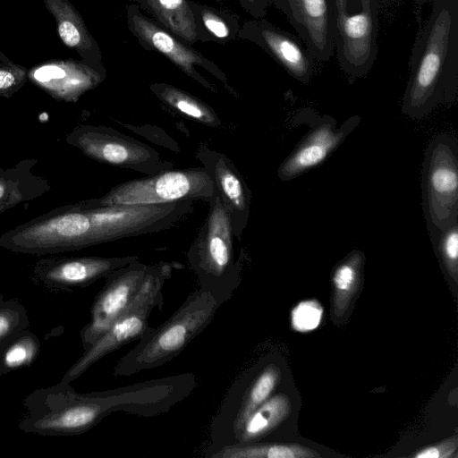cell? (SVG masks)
<instances>
[{"instance_id":"cell-1","label":"cell","mask_w":458,"mask_h":458,"mask_svg":"<svg viewBox=\"0 0 458 458\" xmlns=\"http://www.w3.org/2000/svg\"><path fill=\"white\" fill-rule=\"evenodd\" d=\"M458 0H435L431 15L418 36L410 61L403 113L417 119L457 92Z\"/></svg>"},{"instance_id":"cell-2","label":"cell","mask_w":458,"mask_h":458,"mask_svg":"<svg viewBox=\"0 0 458 458\" xmlns=\"http://www.w3.org/2000/svg\"><path fill=\"white\" fill-rule=\"evenodd\" d=\"M222 304L216 295L199 287L168 319L146 330L118 360L114 376H131L172 360L211 324Z\"/></svg>"},{"instance_id":"cell-3","label":"cell","mask_w":458,"mask_h":458,"mask_svg":"<svg viewBox=\"0 0 458 458\" xmlns=\"http://www.w3.org/2000/svg\"><path fill=\"white\" fill-rule=\"evenodd\" d=\"M208 205L205 220L188 250V262L199 286L224 304L239 286L241 265L234 259L230 216L216 186Z\"/></svg>"},{"instance_id":"cell-4","label":"cell","mask_w":458,"mask_h":458,"mask_svg":"<svg viewBox=\"0 0 458 458\" xmlns=\"http://www.w3.org/2000/svg\"><path fill=\"white\" fill-rule=\"evenodd\" d=\"M172 266L167 262L148 265L137 294L106 331L70 367L62 380L72 383L93 364L110 352L138 340L150 327L148 318L154 309L164 304L163 287L171 277Z\"/></svg>"},{"instance_id":"cell-5","label":"cell","mask_w":458,"mask_h":458,"mask_svg":"<svg viewBox=\"0 0 458 458\" xmlns=\"http://www.w3.org/2000/svg\"><path fill=\"white\" fill-rule=\"evenodd\" d=\"M91 225L81 202L55 208L0 235V248L48 255L91 247Z\"/></svg>"},{"instance_id":"cell-6","label":"cell","mask_w":458,"mask_h":458,"mask_svg":"<svg viewBox=\"0 0 458 458\" xmlns=\"http://www.w3.org/2000/svg\"><path fill=\"white\" fill-rule=\"evenodd\" d=\"M215 184L202 167L170 169L123 182L100 198L83 200L89 207L156 205L183 200L209 203Z\"/></svg>"},{"instance_id":"cell-7","label":"cell","mask_w":458,"mask_h":458,"mask_svg":"<svg viewBox=\"0 0 458 458\" xmlns=\"http://www.w3.org/2000/svg\"><path fill=\"white\" fill-rule=\"evenodd\" d=\"M422 206L429 236L458 222V144L447 134L435 136L425 151Z\"/></svg>"},{"instance_id":"cell-8","label":"cell","mask_w":458,"mask_h":458,"mask_svg":"<svg viewBox=\"0 0 458 458\" xmlns=\"http://www.w3.org/2000/svg\"><path fill=\"white\" fill-rule=\"evenodd\" d=\"M91 225L92 244L159 233L174 227L194 210V201L156 205L89 207L80 201Z\"/></svg>"},{"instance_id":"cell-9","label":"cell","mask_w":458,"mask_h":458,"mask_svg":"<svg viewBox=\"0 0 458 458\" xmlns=\"http://www.w3.org/2000/svg\"><path fill=\"white\" fill-rule=\"evenodd\" d=\"M338 64L352 77L366 74L377 56V0H332Z\"/></svg>"},{"instance_id":"cell-10","label":"cell","mask_w":458,"mask_h":458,"mask_svg":"<svg viewBox=\"0 0 458 458\" xmlns=\"http://www.w3.org/2000/svg\"><path fill=\"white\" fill-rule=\"evenodd\" d=\"M65 141L98 162L133 170L147 175L174 168L148 145L105 125L85 124L75 127Z\"/></svg>"},{"instance_id":"cell-11","label":"cell","mask_w":458,"mask_h":458,"mask_svg":"<svg viewBox=\"0 0 458 458\" xmlns=\"http://www.w3.org/2000/svg\"><path fill=\"white\" fill-rule=\"evenodd\" d=\"M281 369L266 364L252 375L243 374L232 384L209 428L211 445L236 443L238 434L249 415L275 392L281 380Z\"/></svg>"},{"instance_id":"cell-12","label":"cell","mask_w":458,"mask_h":458,"mask_svg":"<svg viewBox=\"0 0 458 458\" xmlns=\"http://www.w3.org/2000/svg\"><path fill=\"white\" fill-rule=\"evenodd\" d=\"M125 19L129 30L142 47L164 55L187 76L208 90L217 92L216 88L199 73L197 66L205 69L228 88L225 73L215 63L142 13L138 5H126Z\"/></svg>"},{"instance_id":"cell-13","label":"cell","mask_w":458,"mask_h":458,"mask_svg":"<svg viewBox=\"0 0 458 458\" xmlns=\"http://www.w3.org/2000/svg\"><path fill=\"white\" fill-rule=\"evenodd\" d=\"M148 265L135 260L107 275L90 310V320L80 332L83 350L89 349L126 309L137 294Z\"/></svg>"},{"instance_id":"cell-14","label":"cell","mask_w":458,"mask_h":458,"mask_svg":"<svg viewBox=\"0 0 458 458\" xmlns=\"http://www.w3.org/2000/svg\"><path fill=\"white\" fill-rule=\"evenodd\" d=\"M138 259V256L42 259L35 264L32 276L49 290L70 293Z\"/></svg>"},{"instance_id":"cell-15","label":"cell","mask_w":458,"mask_h":458,"mask_svg":"<svg viewBox=\"0 0 458 458\" xmlns=\"http://www.w3.org/2000/svg\"><path fill=\"white\" fill-rule=\"evenodd\" d=\"M106 76L104 65L93 66L82 60L53 59L28 71L32 84L57 101L76 103L87 91L98 87Z\"/></svg>"},{"instance_id":"cell-16","label":"cell","mask_w":458,"mask_h":458,"mask_svg":"<svg viewBox=\"0 0 458 458\" xmlns=\"http://www.w3.org/2000/svg\"><path fill=\"white\" fill-rule=\"evenodd\" d=\"M239 38L248 40L267 53L292 77L308 82L314 72V57L301 41L264 19L242 23Z\"/></svg>"},{"instance_id":"cell-17","label":"cell","mask_w":458,"mask_h":458,"mask_svg":"<svg viewBox=\"0 0 458 458\" xmlns=\"http://www.w3.org/2000/svg\"><path fill=\"white\" fill-rule=\"evenodd\" d=\"M283 12L312 56L328 61L334 54L332 0H271Z\"/></svg>"},{"instance_id":"cell-18","label":"cell","mask_w":458,"mask_h":458,"mask_svg":"<svg viewBox=\"0 0 458 458\" xmlns=\"http://www.w3.org/2000/svg\"><path fill=\"white\" fill-rule=\"evenodd\" d=\"M196 157L213 181L229 213L233 236L240 240L250 216L251 193L247 183L225 154L200 144Z\"/></svg>"},{"instance_id":"cell-19","label":"cell","mask_w":458,"mask_h":458,"mask_svg":"<svg viewBox=\"0 0 458 458\" xmlns=\"http://www.w3.org/2000/svg\"><path fill=\"white\" fill-rule=\"evenodd\" d=\"M359 117L346 121L336 129L325 123L311 131L278 168L282 181L292 180L324 162L356 126Z\"/></svg>"},{"instance_id":"cell-20","label":"cell","mask_w":458,"mask_h":458,"mask_svg":"<svg viewBox=\"0 0 458 458\" xmlns=\"http://www.w3.org/2000/svg\"><path fill=\"white\" fill-rule=\"evenodd\" d=\"M43 3L55 20L56 31L64 45L74 50L85 63L103 65L101 49L72 3L69 0H43Z\"/></svg>"},{"instance_id":"cell-21","label":"cell","mask_w":458,"mask_h":458,"mask_svg":"<svg viewBox=\"0 0 458 458\" xmlns=\"http://www.w3.org/2000/svg\"><path fill=\"white\" fill-rule=\"evenodd\" d=\"M38 162L36 158H26L13 166L0 168V214L50 191L49 182L32 172Z\"/></svg>"},{"instance_id":"cell-22","label":"cell","mask_w":458,"mask_h":458,"mask_svg":"<svg viewBox=\"0 0 458 458\" xmlns=\"http://www.w3.org/2000/svg\"><path fill=\"white\" fill-rule=\"evenodd\" d=\"M169 33L187 45L199 42L190 0H132Z\"/></svg>"},{"instance_id":"cell-23","label":"cell","mask_w":458,"mask_h":458,"mask_svg":"<svg viewBox=\"0 0 458 458\" xmlns=\"http://www.w3.org/2000/svg\"><path fill=\"white\" fill-rule=\"evenodd\" d=\"M199 42L226 44L239 38L241 18L227 8L190 0Z\"/></svg>"},{"instance_id":"cell-24","label":"cell","mask_w":458,"mask_h":458,"mask_svg":"<svg viewBox=\"0 0 458 458\" xmlns=\"http://www.w3.org/2000/svg\"><path fill=\"white\" fill-rule=\"evenodd\" d=\"M205 456L211 458H314L320 454L298 444L285 443H233L209 445Z\"/></svg>"},{"instance_id":"cell-25","label":"cell","mask_w":458,"mask_h":458,"mask_svg":"<svg viewBox=\"0 0 458 458\" xmlns=\"http://www.w3.org/2000/svg\"><path fill=\"white\" fill-rule=\"evenodd\" d=\"M290 398L284 394H272L256 408L243 423L236 443L258 442L276 430L290 415Z\"/></svg>"},{"instance_id":"cell-26","label":"cell","mask_w":458,"mask_h":458,"mask_svg":"<svg viewBox=\"0 0 458 458\" xmlns=\"http://www.w3.org/2000/svg\"><path fill=\"white\" fill-rule=\"evenodd\" d=\"M149 89L165 106L196 122L209 127L221 125L215 110L187 91L165 82L151 83Z\"/></svg>"},{"instance_id":"cell-27","label":"cell","mask_w":458,"mask_h":458,"mask_svg":"<svg viewBox=\"0 0 458 458\" xmlns=\"http://www.w3.org/2000/svg\"><path fill=\"white\" fill-rule=\"evenodd\" d=\"M363 253L354 250L335 268L333 273V310L342 317L356 294L361 281Z\"/></svg>"},{"instance_id":"cell-28","label":"cell","mask_w":458,"mask_h":458,"mask_svg":"<svg viewBox=\"0 0 458 458\" xmlns=\"http://www.w3.org/2000/svg\"><path fill=\"white\" fill-rule=\"evenodd\" d=\"M40 341L29 328L0 345L1 375L30 367L40 352Z\"/></svg>"},{"instance_id":"cell-29","label":"cell","mask_w":458,"mask_h":458,"mask_svg":"<svg viewBox=\"0 0 458 458\" xmlns=\"http://www.w3.org/2000/svg\"><path fill=\"white\" fill-rule=\"evenodd\" d=\"M30 328V317L26 308L17 300L0 302V345L21 331Z\"/></svg>"},{"instance_id":"cell-30","label":"cell","mask_w":458,"mask_h":458,"mask_svg":"<svg viewBox=\"0 0 458 458\" xmlns=\"http://www.w3.org/2000/svg\"><path fill=\"white\" fill-rule=\"evenodd\" d=\"M440 259L451 278L458 283V222L431 235Z\"/></svg>"},{"instance_id":"cell-31","label":"cell","mask_w":458,"mask_h":458,"mask_svg":"<svg viewBox=\"0 0 458 458\" xmlns=\"http://www.w3.org/2000/svg\"><path fill=\"white\" fill-rule=\"evenodd\" d=\"M0 97L10 98L28 81V70L10 61L0 52Z\"/></svg>"},{"instance_id":"cell-32","label":"cell","mask_w":458,"mask_h":458,"mask_svg":"<svg viewBox=\"0 0 458 458\" xmlns=\"http://www.w3.org/2000/svg\"><path fill=\"white\" fill-rule=\"evenodd\" d=\"M322 312V307L318 301H301L292 311V326L297 331H311L319 325Z\"/></svg>"},{"instance_id":"cell-33","label":"cell","mask_w":458,"mask_h":458,"mask_svg":"<svg viewBox=\"0 0 458 458\" xmlns=\"http://www.w3.org/2000/svg\"><path fill=\"white\" fill-rule=\"evenodd\" d=\"M458 438L452 436L433 445L418 450L411 454L415 458H452L457 457Z\"/></svg>"},{"instance_id":"cell-34","label":"cell","mask_w":458,"mask_h":458,"mask_svg":"<svg viewBox=\"0 0 458 458\" xmlns=\"http://www.w3.org/2000/svg\"><path fill=\"white\" fill-rule=\"evenodd\" d=\"M254 19H264L271 0H235Z\"/></svg>"},{"instance_id":"cell-35","label":"cell","mask_w":458,"mask_h":458,"mask_svg":"<svg viewBox=\"0 0 458 458\" xmlns=\"http://www.w3.org/2000/svg\"><path fill=\"white\" fill-rule=\"evenodd\" d=\"M4 300V296L2 293H0V302Z\"/></svg>"},{"instance_id":"cell-36","label":"cell","mask_w":458,"mask_h":458,"mask_svg":"<svg viewBox=\"0 0 458 458\" xmlns=\"http://www.w3.org/2000/svg\"><path fill=\"white\" fill-rule=\"evenodd\" d=\"M417 1H420V2L424 3V2L428 1V0H417Z\"/></svg>"},{"instance_id":"cell-37","label":"cell","mask_w":458,"mask_h":458,"mask_svg":"<svg viewBox=\"0 0 458 458\" xmlns=\"http://www.w3.org/2000/svg\"><path fill=\"white\" fill-rule=\"evenodd\" d=\"M214 1H216V2H223V1H225V0H214Z\"/></svg>"},{"instance_id":"cell-38","label":"cell","mask_w":458,"mask_h":458,"mask_svg":"<svg viewBox=\"0 0 458 458\" xmlns=\"http://www.w3.org/2000/svg\"><path fill=\"white\" fill-rule=\"evenodd\" d=\"M0 376H1V372H0Z\"/></svg>"}]
</instances>
